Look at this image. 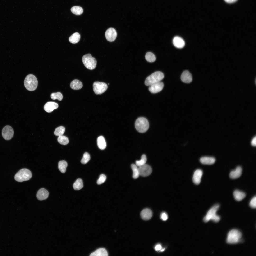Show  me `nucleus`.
Here are the masks:
<instances>
[{"label":"nucleus","instance_id":"34","mask_svg":"<svg viewBox=\"0 0 256 256\" xmlns=\"http://www.w3.org/2000/svg\"><path fill=\"white\" fill-rule=\"evenodd\" d=\"M51 98L53 100L57 99L59 101H61L63 98L62 94L59 92L52 93L50 96Z\"/></svg>","mask_w":256,"mask_h":256},{"label":"nucleus","instance_id":"29","mask_svg":"<svg viewBox=\"0 0 256 256\" xmlns=\"http://www.w3.org/2000/svg\"><path fill=\"white\" fill-rule=\"evenodd\" d=\"M131 168L133 170V177L134 179L138 178L140 175L138 168L137 166L134 164L131 165Z\"/></svg>","mask_w":256,"mask_h":256},{"label":"nucleus","instance_id":"17","mask_svg":"<svg viewBox=\"0 0 256 256\" xmlns=\"http://www.w3.org/2000/svg\"><path fill=\"white\" fill-rule=\"evenodd\" d=\"M181 78L183 82L186 83H190L192 80V75L187 70L184 71L183 72L181 76Z\"/></svg>","mask_w":256,"mask_h":256},{"label":"nucleus","instance_id":"10","mask_svg":"<svg viewBox=\"0 0 256 256\" xmlns=\"http://www.w3.org/2000/svg\"><path fill=\"white\" fill-rule=\"evenodd\" d=\"M140 175L143 177H146L151 173V167L148 164H145L139 167L138 168Z\"/></svg>","mask_w":256,"mask_h":256},{"label":"nucleus","instance_id":"3","mask_svg":"<svg viewBox=\"0 0 256 256\" xmlns=\"http://www.w3.org/2000/svg\"><path fill=\"white\" fill-rule=\"evenodd\" d=\"M24 84L25 87L27 90L32 91L37 88L38 85V81L35 76L30 74L26 77Z\"/></svg>","mask_w":256,"mask_h":256},{"label":"nucleus","instance_id":"2","mask_svg":"<svg viewBox=\"0 0 256 256\" xmlns=\"http://www.w3.org/2000/svg\"><path fill=\"white\" fill-rule=\"evenodd\" d=\"M241 232L236 229L230 230L228 233L226 239L227 242L229 244H235L241 241Z\"/></svg>","mask_w":256,"mask_h":256},{"label":"nucleus","instance_id":"12","mask_svg":"<svg viewBox=\"0 0 256 256\" xmlns=\"http://www.w3.org/2000/svg\"><path fill=\"white\" fill-rule=\"evenodd\" d=\"M105 36L106 39L108 41L112 42L115 39L117 33L114 29L110 28L106 31Z\"/></svg>","mask_w":256,"mask_h":256},{"label":"nucleus","instance_id":"21","mask_svg":"<svg viewBox=\"0 0 256 256\" xmlns=\"http://www.w3.org/2000/svg\"><path fill=\"white\" fill-rule=\"evenodd\" d=\"M71 88L74 90H78L81 89L83 86L82 82L80 81L75 79L71 82L70 84Z\"/></svg>","mask_w":256,"mask_h":256},{"label":"nucleus","instance_id":"16","mask_svg":"<svg viewBox=\"0 0 256 256\" xmlns=\"http://www.w3.org/2000/svg\"><path fill=\"white\" fill-rule=\"evenodd\" d=\"M173 42L174 46L178 48H183L185 45L184 40L181 37L178 36L174 37L173 39Z\"/></svg>","mask_w":256,"mask_h":256},{"label":"nucleus","instance_id":"35","mask_svg":"<svg viewBox=\"0 0 256 256\" xmlns=\"http://www.w3.org/2000/svg\"><path fill=\"white\" fill-rule=\"evenodd\" d=\"M90 159V156L89 154L88 153L86 152L84 154L81 162L83 164H85L87 163Z\"/></svg>","mask_w":256,"mask_h":256},{"label":"nucleus","instance_id":"24","mask_svg":"<svg viewBox=\"0 0 256 256\" xmlns=\"http://www.w3.org/2000/svg\"><path fill=\"white\" fill-rule=\"evenodd\" d=\"M233 195L235 199L238 201L242 200L246 196L244 193L238 190H236L234 192Z\"/></svg>","mask_w":256,"mask_h":256},{"label":"nucleus","instance_id":"27","mask_svg":"<svg viewBox=\"0 0 256 256\" xmlns=\"http://www.w3.org/2000/svg\"><path fill=\"white\" fill-rule=\"evenodd\" d=\"M68 164L67 162L64 160L59 161L58 164V168L59 170L62 173L65 172L66 168Z\"/></svg>","mask_w":256,"mask_h":256},{"label":"nucleus","instance_id":"38","mask_svg":"<svg viewBox=\"0 0 256 256\" xmlns=\"http://www.w3.org/2000/svg\"><path fill=\"white\" fill-rule=\"evenodd\" d=\"M161 219L163 221L166 220L168 218L167 215L165 212L163 213L161 215Z\"/></svg>","mask_w":256,"mask_h":256},{"label":"nucleus","instance_id":"11","mask_svg":"<svg viewBox=\"0 0 256 256\" xmlns=\"http://www.w3.org/2000/svg\"><path fill=\"white\" fill-rule=\"evenodd\" d=\"M163 82L160 81L149 86V90L151 93H156L161 91L163 89Z\"/></svg>","mask_w":256,"mask_h":256},{"label":"nucleus","instance_id":"19","mask_svg":"<svg viewBox=\"0 0 256 256\" xmlns=\"http://www.w3.org/2000/svg\"><path fill=\"white\" fill-rule=\"evenodd\" d=\"M242 169L241 167H237L234 170L231 171L229 174L230 177L231 178L235 179L240 177L242 174Z\"/></svg>","mask_w":256,"mask_h":256},{"label":"nucleus","instance_id":"42","mask_svg":"<svg viewBox=\"0 0 256 256\" xmlns=\"http://www.w3.org/2000/svg\"><path fill=\"white\" fill-rule=\"evenodd\" d=\"M165 249H162L160 251H162H162H164V250Z\"/></svg>","mask_w":256,"mask_h":256},{"label":"nucleus","instance_id":"20","mask_svg":"<svg viewBox=\"0 0 256 256\" xmlns=\"http://www.w3.org/2000/svg\"><path fill=\"white\" fill-rule=\"evenodd\" d=\"M108 253L106 250L103 248H100L91 253V256H107Z\"/></svg>","mask_w":256,"mask_h":256},{"label":"nucleus","instance_id":"26","mask_svg":"<svg viewBox=\"0 0 256 256\" xmlns=\"http://www.w3.org/2000/svg\"><path fill=\"white\" fill-rule=\"evenodd\" d=\"M83 181L80 178L77 179L73 184V187L76 190H79L83 187Z\"/></svg>","mask_w":256,"mask_h":256},{"label":"nucleus","instance_id":"8","mask_svg":"<svg viewBox=\"0 0 256 256\" xmlns=\"http://www.w3.org/2000/svg\"><path fill=\"white\" fill-rule=\"evenodd\" d=\"M93 86L94 93L97 95L103 93L108 88L107 85L106 83L98 81L95 82L93 83Z\"/></svg>","mask_w":256,"mask_h":256},{"label":"nucleus","instance_id":"28","mask_svg":"<svg viewBox=\"0 0 256 256\" xmlns=\"http://www.w3.org/2000/svg\"><path fill=\"white\" fill-rule=\"evenodd\" d=\"M72 12L76 15H80L83 12V9L82 8L79 6H75L73 7L71 9Z\"/></svg>","mask_w":256,"mask_h":256},{"label":"nucleus","instance_id":"7","mask_svg":"<svg viewBox=\"0 0 256 256\" xmlns=\"http://www.w3.org/2000/svg\"><path fill=\"white\" fill-rule=\"evenodd\" d=\"M82 61L85 66L89 69L93 70L96 67V60L90 54L84 55L82 57Z\"/></svg>","mask_w":256,"mask_h":256},{"label":"nucleus","instance_id":"13","mask_svg":"<svg viewBox=\"0 0 256 256\" xmlns=\"http://www.w3.org/2000/svg\"><path fill=\"white\" fill-rule=\"evenodd\" d=\"M49 194L48 192L44 188H41L37 192L36 197L38 200H42L47 198Z\"/></svg>","mask_w":256,"mask_h":256},{"label":"nucleus","instance_id":"6","mask_svg":"<svg viewBox=\"0 0 256 256\" xmlns=\"http://www.w3.org/2000/svg\"><path fill=\"white\" fill-rule=\"evenodd\" d=\"M135 126L136 129L139 132L143 133L148 129L149 127V122L147 119L143 117H140L136 121Z\"/></svg>","mask_w":256,"mask_h":256},{"label":"nucleus","instance_id":"43","mask_svg":"<svg viewBox=\"0 0 256 256\" xmlns=\"http://www.w3.org/2000/svg\"><path fill=\"white\" fill-rule=\"evenodd\" d=\"M108 85H109V83H108Z\"/></svg>","mask_w":256,"mask_h":256},{"label":"nucleus","instance_id":"41","mask_svg":"<svg viewBox=\"0 0 256 256\" xmlns=\"http://www.w3.org/2000/svg\"><path fill=\"white\" fill-rule=\"evenodd\" d=\"M224 1L228 3H232L236 1L237 0H224Z\"/></svg>","mask_w":256,"mask_h":256},{"label":"nucleus","instance_id":"36","mask_svg":"<svg viewBox=\"0 0 256 256\" xmlns=\"http://www.w3.org/2000/svg\"><path fill=\"white\" fill-rule=\"evenodd\" d=\"M106 178V176L105 174H101L100 176L99 179L97 181V184L98 185L102 184L105 181Z\"/></svg>","mask_w":256,"mask_h":256},{"label":"nucleus","instance_id":"37","mask_svg":"<svg viewBox=\"0 0 256 256\" xmlns=\"http://www.w3.org/2000/svg\"><path fill=\"white\" fill-rule=\"evenodd\" d=\"M250 206L253 208H256V197H254L251 200L249 203Z\"/></svg>","mask_w":256,"mask_h":256},{"label":"nucleus","instance_id":"30","mask_svg":"<svg viewBox=\"0 0 256 256\" xmlns=\"http://www.w3.org/2000/svg\"><path fill=\"white\" fill-rule=\"evenodd\" d=\"M145 58L146 60L148 62H153L156 60V57L152 53L148 52L146 54Z\"/></svg>","mask_w":256,"mask_h":256},{"label":"nucleus","instance_id":"33","mask_svg":"<svg viewBox=\"0 0 256 256\" xmlns=\"http://www.w3.org/2000/svg\"><path fill=\"white\" fill-rule=\"evenodd\" d=\"M147 160L146 155L143 154L142 156L141 159L140 160L136 161V165L138 167L142 166L146 164Z\"/></svg>","mask_w":256,"mask_h":256},{"label":"nucleus","instance_id":"15","mask_svg":"<svg viewBox=\"0 0 256 256\" xmlns=\"http://www.w3.org/2000/svg\"><path fill=\"white\" fill-rule=\"evenodd\" d=\"M202 174V171L201 169H197L195 171L192 180L195 184L198 185L200 184Z\"/></svg>","mask_w":256,"mask_h":256},{"label":"nucleus","instance_id":"1","mask_svg":"<svg viewBox=\"0 0 256 256\" xmlns=\"http://www.w3.org/2000/svg\"><path fill=\"white\" fill-rule=\"evenodd\" d=\"M219 206V205L217 204L215 205L211 208L207 212L206 215L204 218V221L207 222L210 220L215 222L219 221L220 218L216 214V212Z\"/></svg>","mask_w":256,"mask_h":256},{"label":"nucleus","instance_id":"22","mask_svg":"<svg viewBox=\"0 0 256 256\" xmlns=\"http://www.w3.org/2000/svg\"><path fill=\"white\" fill-rule=\"evenodd\" d=\"M200 161L202 164L205 165H212L215 162V158L213 157H203L200 158Z\"/></svg>","mask_w":256,"mask_h":256},{"label":"nucleus","instance_id":"39","mask_svg":"<svg viewBox=\"0 0 256 256\" xmlns=\"http://www.w3.org/2000/svg\"><path fill=\"white\" fill-rule=\"evenodd\" d=\"M251 144L252 145L254 146L255 147L256 146V136H255L252 139L251 142Z\"/></svg>","mask_w":256,"mask_h":256},{"label":"nucleus","instance_id":"31","mask_svg":"<svg viewBox=\"0 0 256 256\" xmlns=\"http://www.w3.org/2000/svg\"><path fill=\"white\" fill-rule=\"evenodd\" d=\"M57 141L59 143L63 145L67 144L69 142L68 137L63 135L59 136L57 138Z\"/></svg>","mask_w":256,"mask_h":256},{"label":"nucleus","instance_id":"40","mask_svg":"<svg viewBox=\"0 0 256 256\" xmlns=\"http://www.w3.org/2000/svg\"><path fill=\"white\" fill-rule=\"evenodd\" d=\"M162 248L161 245L160 244L157 245L155 247V249L156 251H159Z\"/></svg>","mask_w":256,"mask_h":256},{"label":"nucleus","instance_id":"25","mask_svg":"<svg viewBox=\"0 0 256 256\" xmlns=\"http://www.w3.org/2000/svg\"><path fill=\"white\" fill-rule=\"evenodd\" d=\"M80 34L77 32H75L69 38V41L73 44H76L80 40Z\"/></svg>","mask_w":256,"mask_h":256},{"label":"nucleus","instance_id":"5","mask_svg":"<svg viewBox=\"0 0 256 256\" xmlns=\"http://www.w3.org/2000/svg\"><path fill=\"white\" fill-rule=\"evenodd\" d=\"M32 177V174L31 171L27 169L23 168L22 169L16 173L14 176V179L18 182H22L29 180Z\"/></svg>","mask_w":256,"mask_h":256},{"label":"nucleus","instance_id":"9","mask_svg":"<svg viewBox=\"0 0 256 256\" xmlns=\"http://www.w3.org/2000/svg\"><path fill=\"white\" fill-rule=\"evenodd\" d=\"M14 133V130L12 128L8 125L5 126L2 131V136L6 140L11 139L13 136Z\"/></svg>","mask_w":256,"mask_h":256},{"label":"nucleus","instance_id":"14","mask_svg":"<svg viewBox=\"0 0 256 256\" xmlns=\"http://www.w3.org/2000/svg\"><path fill=\"white\" fill-rule=\"evenodd\" d=\"M58 107V105L57 103L53 102H49L45 104L44 109L46 112L50 113L54 109L57 108Z\"/></svg>","mask_w":256,"mask_h":256},{"label":"nucleus","instance_id":"4","mask_svg":"<svg viewBox=\"0 0 256 256\" xmlns=\"http://www.w3.org/2000/svg\"><path fill=\"white\" fill-rule=\"evenodd\" d=\"M164 77V74L161 72H155L146 78L145 82V84L147 86H149L153 83L161 81Z\"/></svg>","mask_w":256,"mask_h":256},{"label":"nucleus","instance_id":"23","mask_svg":"<svg viewBox=\"0 0 256 256\" xmlns=\"http://www.w3.org/2000/svg\"><path fill=\"white\" fill-rule=\"evenodd\" d=\"M97 143L98 148L101 150L105 149L106 146L105 139L102 136L99 137L97 139Z\"/></svg>","mask_w":256,"mask_h":256},{"label":"nucleus","instance_id":"32","mask_svg":"<svg viewBox=\"0 0 256 256\" xmlns=\"http://www.w3.org/2000/svg\"><path fill=\"white\" fill-rule=\"evenodd\" d=\"M65 130L64 127L63 126H59L55 129L54 134L55 135L59 136L62 135L64 133Z\"/></svg>","mask_w":256,"mask_h":256},{"label":"nucleus","instance_id":"18","mask_svg":"<svg viewBox=\"0 0 256 256\" xmlns=\"http://www.w3.org/2000/svg\"><path fill=\"white\" fill-rule=\"evenodd\" d=\"M152 213L151 210L148 208H146L143 210L141 213V216L144 220H149L152 217Z\"/></svg>","mask_w":256,"mask_h":256}]
</instances>
